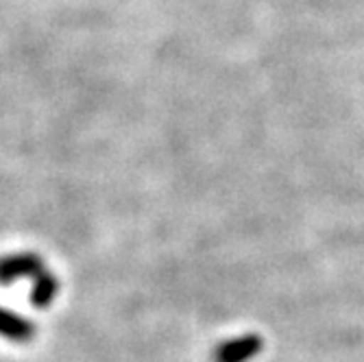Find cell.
<instances>
[{"instance_id":"6da1fadb","label":"cell","mask_w":364,"mask_h":362,"mask_svg":"<svg viewBox=\"0 0 364 362\" xmlns=\"http://www.w3.org/2000/svg\"><path fill=\"white\" fill-rule=\"evenodd\" d=\"M44 271V260L38 253H11L0 257V284L7 286L24 277L36 280Z\"/></svg>"},{"instance_id":"3957f363","label":"cell","mask_w":364,"mask_h":362,"mask_svg":"<svg viewBox=\"0 0 364 362\" xmlns=\"http://www.w3.org/2000/svg\"><path fill=\"white\" fill-rule=\"evenodd\" d=\"M36 332H38V327L33 321L0 306V336L3 339L14 341V343H31L36 339Z\"/></svg>"},{"instance_id":"277c9868","label":"cell","mask_w":364,"mask_h":362,"mask_svg":"<svg viewBox=\"0 0 364 362\" xmlns=\"http://www.w3.org/2000/svg\"><path fill=\"white\" fill-rule=\"evenodd\" d=\"M57 292H59L57 275L50 273V271H42L36 280H33V286H31V292H28V302H31L33 308L44 310L55 302Z\"/></svg>"},{"instance_id":"7a4b0ae2","label":"cell","mask_w":364,"mask_h":362,"mask_svg":"<svg viewBox=\"0 0 364 362\" xmlns=\"http://www.w3.org/2000/svg\"><path fill=\"white\" fill-rule=\"evenodd\" d=\"M264 349V339L262 334L249 332L236 339H229L225 343H220L214 349L212 360L214 362H251L253 358H257Z\"/></svg>"}]
</instances>
